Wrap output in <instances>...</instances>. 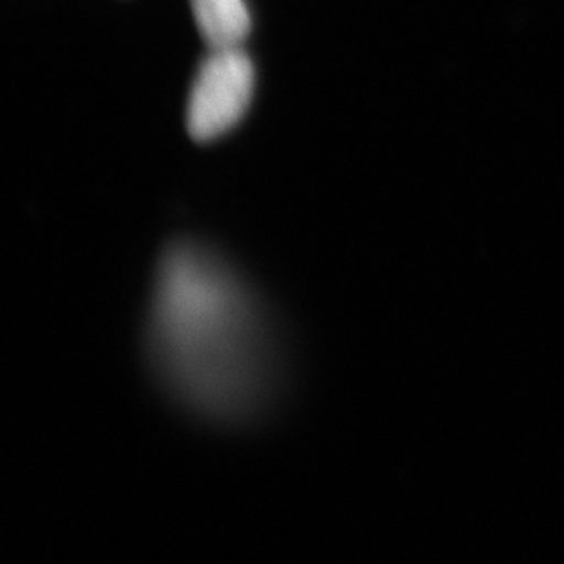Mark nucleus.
<instances>
[{
	"label": "nucleus",
	"instance_id": "1",
	"mask_svg": "<svg viewBox=\"0 0 564 564\" xmlns=\"http://www.w3.org/2000/svg\"><path fill=\"white\" fill-rule=\"evenodd\" d=\"M149 351L165 388L210 421L251 419L276 383V347L258 300L224 258L194 241L161 258Z\"/></svg>",
	"mask_w": 564,
	"mask_h": 564
},
{
	"label": "nucleus",
	"instance_id": "2",
	"mask_svg": "<svg viewBox=\"0 0 564 564\" xmlns=\"http://www.w3.org/2000/svg\"><path fill=\"white\" fill-rule=\"evenodd\" d=\"M256 69L240 48L213 50L192 83L187 105L188 133L208 143L240 123L254 96Z\"/></svg>",
	"mask_w": 564,
	"mask_h": 564
},
{
	"label": "nucleus",
	"instance_id": "3",
	"mask_svg": "<svg viewBox=\"0 0 564 564\" xmlns=\"http://www.w3.org/2000/svg\"><path fill=\"white\" fill-rule=\"evenodd\" d=\"M197 30L210 50L240 48L252 28L247 0H191Z\"/></svg>",
	"mask_w": 564,
	"mask_h": 564
}]
</instances>
